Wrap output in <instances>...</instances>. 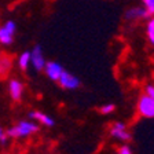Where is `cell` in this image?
I'll return each instance as SVG.
<instances>
[{
    "mask_svg": "<svg viewBox=\"0 0 154 154\" xmlns=\"http://www.w3.org/2000/svg\"><path fill=\"white\" fill-rule=\"evenodd\" d=\"M37 125L32 121H21L18 125L10 128L6 135L11 136V138H23V136H29V135L35 134L37 131Z\"/></svg>",
    "mask_w": 154,
    "mask_h": 154,
    "instance_id": "6da1fadb",
    "label": "cell"
},
{
    "mask_svg": "<svg viewBox=\"0 0 154 154\" xmlns=\"http://www.w3.org/2000/svg\"><path fill=\"white\" fill-rule=\"evenodd\" d=\"M138 110L146 119H154V99L150 98L149 95H146V94H143L139 98Z\"/></svg>",
    "mask_w": 154,
    "mask_h": 154,
    "instance_id": "7a4b0ae2",
    "label": "cell"
},
{
    "mask_svg": "<svg viewBox=\"0 0 154 154\" xmlns=\"http://www.w3.org/2000/svg\"><path fill=\"white\" fill-rule=\"evenodd\" d=\"M110 136L120 142H129L132 139L131 134L129 131L127 129L124 122H120V121H116L114 124L112 125V128H110Z\"/></svg>",
    "mask_w": 154,
    "mask_h": 154,
    "instance_id": "3957f363",
    "label": "cell"
},
{
    "mask_svg": "<svg viewBox=\"0 0 154 154\" xmlns=\"http://www.w3.org/2000/svg\"><path fill=\"white\" fill-rule=\"evenodd\" d=\"M17 25L14 21H7L3 26H0V43L3 45H10L14 40Z\"/></svg>",
    "mask_w": 154,
    "mask_h": 154,
    "instance_id": "277c9868",
    "label": "cell"
},
{
    "mask_svg": "<svg viewBox=\"0 0 154 154\" xmlns=\"http://www.w3.org/2000/svg\"><path fill=\"white\" fill-rule=\"evenodd\" d=\"M58 83L62 88L65 90H76L80 87V80H79V77H76L74 74L69 73V72L63 70L61 74V77L58 79Z\"/></svg>",
    "mask_w": 154,
    "mask_h": 154,
    "instance_id": "5b68a950",
    "label": "cell"
},
{
    "mask_svg": "<svg viewBox=\"0 0 154 154\" xmlns=\"http://www.w3.org/2000/svg\"><path fill=\"white\" fill-rule=\"evenodd\" d=\"M30 63L33 65L36 70H43L45 67V58L43 54V50L40 45H36L33 48V51H30Z\"/></svg>",
    "mask_w": 154,
    "mask_h": 154,
    "instance_id": "8992f818",
    "label": "cell"
},
{
    "mask_svg": "<svg viewBox=\"0 0 154 154\" xmlns=\"http://www.w3.org/2000/svg\"><path fill=\"white\" fill-rule=\"evenodd\" d=\"M44 70H45V74L48 76V79H50V80L58 81V79L61 77L63 69H62V65L61 63L51 61V62H47V63H45Z\"/></svg>",
    "mask_w": 154,
    "mask_h": 154,
    "instance_id": "52a82bcc",
    "label": "cell"
},
{
    "mask_svg": "<svg viewBox=\"0 0 154 154\" xmlns=\"http://www.w3.org/2000/svg\"><path fill=\"white\" fill-rule=\"evenodd\" d=\"M8 91H10V96L14 100H19L23 94V84L19 80H11L8 83Z\"/></svg>",
    "mask_w": 154,
    "mask_h": 154,
    "instance_id": "ba28073f",
    "label": "cell"
},
{
    "mask_svg": "<svg viewBox=\"0 0 154 154\" xmlns=\"http://www.w3.org/2000/svg\"><path fill=\"white\" fill-rule=\"evenodd\" d=\"M147 11L144 7H134V8H129L125 14V18L127 19H139V18H144L147 17Z\"/></svg>",
    "mask_w": 154,
    "mask_h": 154,
    "instance_id": "9c48e42d",
    "label": "cell"
},
{
    "mask_svg": "<svg viewBox=\"0 0 154 154\" xmlns=\"http://www.w3.org/2000/svg\"><path fill=\"white\" fill-rule=\"evenodd\" d=\"M30 119H35V120H37L38 122H42L43 125H45V127H52V125L55 124L54 122V120L50 117V116H47L45 113H42V112H33V113H30Z\"/></svg>",
    "mask_w": 154,
    "mask_h": 154,
    "instance_id": "30bf717a",
    "label": "cell"
},
{
    "mask_svg": "<svg viewBox=\"0 0 154 154\" xmlns=\"http://www.w3.org/2000/svg\"><path fill=\"white\" fill-rule=\"evenodd\" d=\"M13 67V61L10 57H0V76H4L10 72V69Z\"/></svg>",
    "mask_w": 154,
    "mask_h": 154,
    "instance_id": "8fae6325",
    "label": "cell"
},
{
    "mask_svg": "<svg viewBox=\"0 0 154 154\" xmlns=\"http://www.w3.org/2000/svg\"><path fill=\"white\" fill-rule=\"evenodd\" d=\"M18 65L22 70H26L29 67V65H30V52L29 51L22 52L21 57H19V59H18Z\"/></svg>",
    "mask_w": 154,
    "mask_h": 154,
    "instance_id": "7c38bea8",
    "label": "cell"
},
{
    "mask_svg": "<svg viewBox=\"0 0 154 154\" xmlns=\"http://www.w3.org/2000/svg\"><path fill=\"white\" fill-rule=\"evenodd\" d=\"M146 32H147L149 42L154 45V17L147 22V30H146Z\"/></svg>",
    "mask_w": 154,
    "mask_h": 154,
    "instance_id": "4fadbf2b",
    "label": "cell"
},
{
    "mask_svg": "<svg viewBox=\"0 0 154 154\" xmlns=\"http://www.w3.org/2000/svg\"><path fill=\"white\" fill-rule=\"evenodd\" d=\"M114 109H116V106L113 105V103H107V105H103V106H100L99 112L102 113V114H110V113H113V112H114Z\"/></svg>",
    "mask_w": 154,
    "mask_h": 154,
    "instance_id": "5bb4252c",
    "label": "cell"
},
{
    "mask_svg": "<svg viewBox=\"0 0 154 154\" xmlns=\"http://www.w3.org/2000/svg\"><path fill=\"white\" fill-rule=\"evenodd\" d=\"M143 3L149 15H154V0H143Z\"/></svg>",
    "mask_w": 154,
    "mask_h": 154,
    "instance_id": "9a60e30c",
    "label": "cell"
},
{
    "mask_svg": "<svg viewBox=\"0 0 154 154\" xmlns=\"http://www.w3.org/2000/svg\"><path fill=\"white\" fill-rule=\"evenodd\" d=\"M119 154H134L128 144H122L121 147L119 149Z\"/></svg>",
    "mask_w": 154,
    "mask_h": 154,
    "instance_id": "2e32d148",
    "label": "cell"
},
{
    "mask_svg": "<svg viewBox=\"0 0 154 154\" xmlns=\"http://www.w3.org/2000/svg\"><path fill=\"white\" fill-rule=\"evenodd\" d=\"M144 94L154 99V85H147L146 87V88H144Z\"/></svg>",
    "mask_w": 154,
    "mask_h": 154,
    "instance_id": "e0dca14e",
    "label": "cell"
},
{
    "mask_svg": "<svg viewBox=\"0 0 154 154\" xmlns=\"http://www.w3.org/2000/svg\"><path fill=\"white\" fill-rule=\"evenodd\" d=\"M0 140L3 142V143H7V138H6V134H4L3 128L0 127Z\"/></svg>",
    "mask_w": 154,
    "mask_h": 154,
    "instance_id": "ac0fdd59",
    "label": "cell"
},
{
    "mask_svg": "<svg viewBox=\"0 0 154 154\" xmlns=\"http://www.w3.org/2000/svg\"><path fill=\"white\" fill-rule=\"evenodd\" d=\"M0 57H2V52H0Z\"/></svg>",
    "mask_w": 154,
    "mask_h": 154,
    "instance_id": "d6986e66",
    "label": "cell"
}]
</instances>
